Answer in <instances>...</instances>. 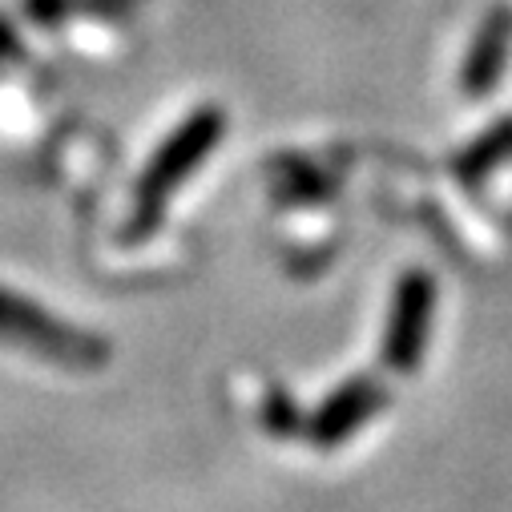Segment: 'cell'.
I'll return each instance as SVG.
<instances>
[{"label": "cell", "instance_id": "obj_1", "mask_svg": "<svg viewBox=\"0 0 512 512\" xmlns=\"http://www.w3.org/2000/svg\"><path fill=\"white\" fill-rule=\"evenodd\" d=\"M222 130H226V113L218 105H202L194 109L178 130L154 150L134 198H138V226L154 222V214L170 202L174 190H182L194 170L214 154V146L222 142Z\"/></svg>", "mask_w": 512, "mask_h": 512}, {"label": "cell", "instance_id": "obj_7", "mask_svg": "<svg viewBox=\"0 0 512 512\" xmlns=\"http://www.w3.org/2000/svg\"><path fill=\"white\" fill-rule=\"evenodd\" d=\"M263 420H267V428H271L275 436H291V432H299V428H295V424H299V412H295V404H291L283 392H275V396L267 400Z\"/></svg>", "mask_w": 512, "mask_h": 512}, {"label": "cell", "instance_id": "obj_4", "mask_svg": "<svg viewBox=\"0 0 512 512\" xmlns=\"http://www.w3.org/2000/svg\"><path fill=\"white\" fill-rule=\"evenodd\" d=\"M383 408H388V392L383 383L371 375H355L315 408V416L307 420V436L319 448H339L347 444L355 432H363Z\"/></svg>", "mask_w": 512, "mask_h": 512}, {"label": "cell", "instance_id": "obj_6", "mask_svg": "<svg viewBox=\"0 0 512 512\" xmlns=\"http://www.w3.org/2000/svg\"><path fill=\"white\" fill-rule=\"evenodd\" d=\"M512 158V117H500L496 125H488V130L480 138H472L456 162H452V174L464 182V186H476L480 178H488L496 166H504Z\"/></svg>", "mask_w": 512, "mask_h": 512}, {"label": "cell", "instance_id": "obj_2", "mask_svg": "<svg viewBox=\"0 0 512 512\" xmlns=\"http://www.w3.org/2000/svg\"><path fill=\"white\" fill-rule=\"evenodd\" d=\"M0 343L33 351L57 367H101L109 355V347L101 339L85 335L81 327L61 323L45 307H37L25 295L5 291V287H0Z\"/></svg>", "mask_w": 512, "mask_h": 512}, {"label": "cell", "instance_id": "obj_5", "mask_svg": "<svg viewBox=\"0 0 512 512\" xmlns=\"http://www.w3.org/2000/svg\"><path fill=\"white\" fill-rule=\"evenodd\" d=\"M508 53H512V9L508 5H496L480 21V29H476V37H472V45L464 53L460 89L468 97H488L500 85V73L508 65Z\"/></svg>", "mask_w": 512, "mask_h": 512}, {"label": "cell", "instance_id": "obj_3", "mask_svg": "<svg viewBox=\"0 0 512 512\" xmlns=\"http://www.w3.org/2000/svg\"><path fill=\"white\" fill-rule=\"evenodd\" d=\"M432 315H436V279L428 271H408L388 307V327H383L379 359L396 375H412L428 351L432 339Z\"/></svg>", "mask_w": 512, "mask_h": 512}]
</instances>
